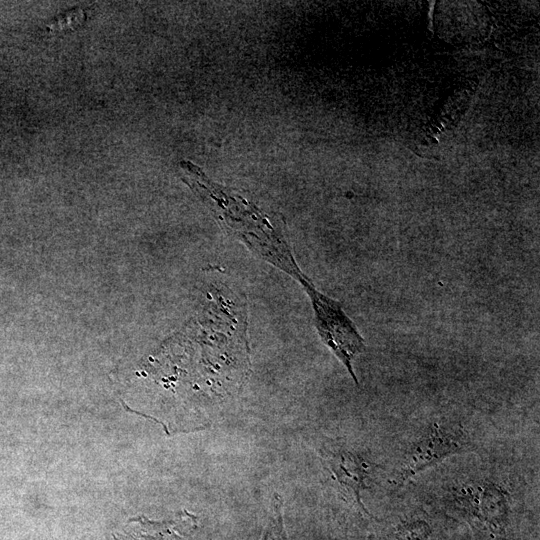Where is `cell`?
Wrapping results in <instances>:
<instances>
[{
  "mask_svg": "<svg viewBox=\"0 0 540 540\" xmlns=\"http://www.w3.org/2000/svg\"><path fill=\"white\" fill-rule=\"evenodd\" d=\"M184 181L207 203L222 226L261 259L303 283L307 276L297 266L277 217L260 210L241 195L211 181L193 163L182 161Z\"/></svg>",
  "mask_w": 540,
  "mask_h": 540,
  "instance_id": "obj_1",
  "label": "cell"
},
{
  "mask_svg": "<svg viewBox=\"0 0 540 540\" xmlns=\"http://www.w3.org/2000/svg\"><path fill=\"white\" fill-rule=\"evenodd\" d=\"M451 509L492 538H504L511 526V500L504 485L489 479L457 486L449 496Z\"/></svg>",
  "mask_w": 540,
  "mask_h": 540,
  "instance_id": "obj_2",
  "label": "cell"
},
{
  "mask_svg": "<svg viewBox=\"0 0 540 540\" xmlns=\"http://www.w3.org/2000/svg\"><path fill=\"white\" fill-rule=\"evenodd\" d=\"M306 293L312 303L315 326L321 340L342 362L358 385L353 360L364 351V339L339 302L319 292L314 285Z\"/></svg>",
  "mask_w": 540,
  "mask_h": 540,
  "instance_id": "obj_3",
  "label": "cell"
},
{
  "mask_svg": "<svg viewBox=\"0 0 540 540\" xmlns=\"http://www.w3.org/2000/svg\"><path fill=\"white\" fill-rule=\"evenodd\" d=\"M468 446V438L460 426L435 421L408 448L396 481L404 483L447 457L462 453Z\"/></svg>",
  "mask_w": 540,
  "mask_h": 540,
  "instance_id": "obj_4",
  "label": "cell"
},
{
  "mask_svg": "<svg viewBox=\"0 0 540 540\" xmlns=\"http://www.w3.org/2000/svg\"><path fill=\"white\" fill-rule=\"evenodd\" d=\"M324 461L334 480L364 513L369 515L362 501V493L369 486L371 463L358 452L334 447L323 452Z\"/></svg>",
  "mask_w": 540,
  "mask_h": 540,
  "instance_id": "obj_5",
  "label": "cell"
},
{
  "mask_svg": "<svg viewBox=\"0 0 540 540\" xmlns=\"http://www.w3.org/2000/svg\"><path fill=\"white\" fill-rule=\"evenodd\" d=\"M197 526L196 517L184 511L174 520L151 521L144 517L131 518L115 540H191Z\"/></svg>",
  "mask_w": 540,
  "mask_h": 540,
  "instance_id": "obj_6",
  "label": "cell"
},
{
  "mask_svg": "<svg viewBox=\"0 0 540 540\" xmlns=\"http://www.w3.org/2000/svg\"><path fill=\"white\" fill-rule=\"evenodd\" d=\"M433 534L431 523L422 517L402 519L393 530L395 540H430Z\"/></svg>",
  "mask_w": 540,
  "mask_h": 540,
  "instance_id": "obj_7",
  "label": "cell"
},
{
  "mask_svg": "<svg viewBox=\"0 0 540 540\" xmlns=\"http://www.w3.org/2000/svg\"><path fill=\"white\" fill-rule=\"evenodd\" d=\"M262 540H288L282 519V500L275 495L272 501V513Z\"/></svg>",
  "mask_w": 540,
  "mask_h": 540,
  "instance_id": "obj_8",
  "label": "cell"
},
{
  "mask_svg": "<svg viewBox=\"0 0 540 540\" xmlns=\"http://www.w3.org/2000/svg\"><path fill=\"white\" fill-rule=\"evenodd\" d=\"M85 19V13L80 8L71 9L64 14L58 15L47 26L48 30L63 31L73 29L82 24Z\"/></svg>",
  "mask_w": 540,
  "mask_h": 540,
  "instance_id": "obj_9",
  "label": "cell"
}]
</instances>
